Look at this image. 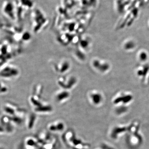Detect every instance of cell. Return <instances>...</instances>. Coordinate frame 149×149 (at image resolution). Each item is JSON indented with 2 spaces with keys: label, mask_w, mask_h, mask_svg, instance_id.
<instances>
[{
  "label": "cell",
  "mask_w": 149,
  "mask_h": 149,
  "mask_svg": "<svg viewBox=\"0 0 149 149\" xmlns=\"http://www.w3.org/2000/svg\"><path fill=\"white\" fill-rule=\"evenodd\" d=\"M19 70L16 66L11 64H4L1 70V77L3 79H13L18 76Z\"/></svg>",
  "instance_id": "cell-1"
},
{
  "label": "cell",
  "mask_w": 149,
  "mask_h": 149,
  "mask_svg": "<svg viewBox=\"0 0 149 149\" xmlns=\"http://www.w3.org/2000/svg\"><path fill=\"white\" fill-rule=\"evenodd\" d=\"M77 82V77L72 75L60 77L57 81L58 84L62 89L68 91L75 87Z\"/></svg>",
  "instance_id": "cell-2"
},
{
  "label": "cell",
  "mask_w": 149,
  "mask_h": 149,
  "mask_svg": "<svg viewBox=\"0 0 149 149\" xmlns=\"http://www.w3.org/2000/svg\"><path fill=\"white\" fill-rule=\"evenodd\" d=\"M56 70L59 73H66L70 69L71 63L69 60L64 59L59 61L55 65Z\"/></svg>",
  "instance_id": "cell-3"
},
{
  "label": "cell",
  "mask_w": 149,
  "mask_h": 149,
  "mask_svg": "<svg viewBox=\"0 0 149 149\" xmlns=\"http://www.w3.org/2000/svg\"><path fill=\"white\" fill-rule=\"evenodd\" d=\"M92 65L95 69L101 72H105L110 69V65L106 62L102 61L98 59H95L92 61Z\"/></svg>",
  "instance_id": "cell-4"
},
{
  "label": "cell",
  "mask_w": 149,
  "mask_h": 149,
  "mask_svg": "<svg viewBox=\"0 0 149 149\" xmlns=\"http://www.w3.org/2000/svg\"><path fill=\"white\" fill-rule=\"evenodd\" d=\"M70 96V93L69 91L62 89L56 93L55 99L57 102L62 103L66 101L69 98Z\"/></svg>",
  "instance_id": "cell-5"
},
{
  "label": "cell",
  "mask_w": 149,
  "mask_h": 149,
  "mask_svg": "<svg viewBox=\"0 0 149 149\" xmlns=\"http://www.w3.org/2000/svg\"><path fill=\"white\" fill-rule=\"evenodd\" d=\"M89 97L91 102L96 105L100 104L102 101L103 97L102 94L97 91H92L90 92Z\"/></svg>",
  "instance_id": "cell-6"
},
{
  "label": "cell",
  "mask_w": 149,
  "mask_h": 149,
  "mask_svg": "<svg viewBox=\"0 0 149 149\" xmlns=\"http://www.w3.org/2000/svg\"><path fill=\"white\" fill-rule=\"evenodd\" d=\"M80 48L82 50L88 49L91 45V40L87 37H83L79 40Z\"/></svg>",
  "instance_id": "cell-7"
},
{
  "label": "cell",
  "mask_w": 149,
  "mask_h": 149,
  "mask_svg": "<svg viewBox=\"0 0 149 149\" xmlns=\"http://www.w3.org/2000/svg\"><path fill=\"white\" fill-rule=\"evenodd\" d=\"M35 111L39 113H45L50 112L53 110L52 107L49 105L43 104L42 105L38 107L35 108Z\"/></svg>",
  "instance_id": "cell-8"
},
{
  "label": "cell",
  "mask_w": 149,
  "mask_h": 149,
  "mask_svg": "<svg viewBox=\"0 0 149 149\" xmlns=\"http://www.w3.org/2000/svg\"><path fill=\"white\" fill-rule=\"evenodd\" d=\"M121 97H119L116 99L115 100V103L118 104V102H123L124 103H127L128 102H130L132 98V97L130 95H126L121 96Z\"/></svg>",
  "instance_id": "cell-9"
},
{
  "label": "cell",
  "mask_w": 149,
  "mask_h": 149,
  "mask_svg": "<svg viewBox=\"0 0 149 149\" xmlns=\"http://www.w3.org/2000/svg\"><path fill=\"white\" fill-rule=\"evenodd\" d=\"M4 110L8 114H9L11 116H14L15 115L16 110L14 107L13 106H11L10 105H6L4 107Z\"/></svg>",
  "instance_id": "cell-10"
},
{
  "label": "cell",
  "mask_w": 149,
  "mask_h": 149,
  "mask_svg": "<svg viewBox=\"0 0 149 149\" xmlns=\"http://www.w3.org/2000/svg\"><path fill=\"white\" fill-rule=\"evenodd\" d=\"M136 45L135 42L132 40H129L124 44V48L125 50H131L135 48Z\"/></svg>",
  "instance_id": "cell-11"
},
{
  "label": "cell",
  "mask_w": 149,
  "mask_h": 149,
  "mask_svg": "<svg viewBox=\"0 0 149 149\" xmlns=\"http://www.w3.org/2000/svg\"><path fill=\"white\" fill-rule=\"evenodd\" d=\"M138 57L140 61L144 62L146 61L148 58V54L146 51H142L139 53Z\"/></svg>",
  "instance_id": "cell-12"
},
{
  "label": "cell",
  "mask_w": 149,
  "mask_h": 149,
  "mask_svg": "<svg viewBox=\"0 0 149 149\" xmlns=\"http://www.w3.org/2000/svg\"><path fill=\"white\" fill-rule=\"evenodd\" d=\"M148 67L146 66L144 68H142V69H139L137 71V74L139 77H146V75L147 72H148Z\"/></svg>",
  "instance_id": "cell-13"
},
{
  "label": "cell",
  "mask_w": 149,
  "mask_h": 149,
  "mask_svg": "<svg viewBox=\"0 0 149 149\" xmlns=\"http://www.w3.org/2000/svg\"><path fill=\"white\" fill-rule=\"evenodd\" d=\"M36 120V116L35 114H33L29 117V122H28V127L29 129H31L34 126Z\"/></svg>",
  "instance_id": "cell-14"
},
{
  "label": "cell",
  "mask_w": 149,
  "mask_h": 149,
  "mask_svg": "<svg viewBox=\"0 0 149 149\" xmlns=\"http://www.w3.org/2000/svg\"><path fill=\"white\" fill-rule=\"evenodd\" d=\"M10 119L11 121H13L14 123L17 124H20L22 122V120L20 118L15 115L14 116H12L10 118Z\"/></svg>",
  "instance_id": "cell-15"
},
{
  "label": "cell",
  "mask_w": 149,
  "mask_h": 149,
  "mask_svg": "<svg viewBox=\"0 0 149 149\" xmlns=\"http://www.w3.org/2000/svg\"><path fill=\"white\" fill-rule=\"evenodd\" d=\"M57 131H61L64 130L65 125L63 123L59 122L55 124Z\"/></svg>",
  "instance_id": "cell-16"
},
{
  "label": "cell",
  "mask_w": 149,
  "mask_h": 149,
  "mask_svg": "<svg viewBox=\"0 0 149 149\" xmlns=\"http://www.w3.org/2000/svg\"><path fill=\"white\" fill-rule=\"evenodd\" d=\"M27 144L28 146L34 147L36 145V142L32 139H29L27 141Z\"/></svg>",
  "instance_id": "cell-17"
},
{
  "label": "cell",
  "mask_w": 149,
  "mask_h": 149,
  "mask_svg": "<svg viewBox=\"0 0 149 149\" xmlns=\"http://www.w3.org/2000/svg\"><path fill=\"white\" fill-rule=\"evenodd\" d=\"M8 90V89L7 86L4 84H3L2 83H1V93H6Z\"/></svg>",
  "instance_id": "cell-18"
},
{
  "label": "cell",
  "mask_w": 149,
  "mask_h": 149,
  "mask_svg": "<svg viewBox=\"0 0 149 149\" xmlns=\"http://www.w3.org/2000/svg\"><path fill=\"white\" fill-rule=\"evenodd\" d=\"M49 130L51 131H52V132H56V131H57L55 124H51V125H49Z\"/></svg>",
  "instance_id": "cell-19"
},
{
  "label": "cell",
  "mask_w": 149,
  "mask_h": 149,
  "mask_svg": "<svg viewBox=\"0 0 149 149\" xmlns=\"http://www.w3.org/2000/svg\"><path fill=\"white\" fill-rule=\"evenodd\" d=\"M74 149H80L78 148H74Z\"/></svg>",
  "instance_id": "cell-20"
}]
</instances>
